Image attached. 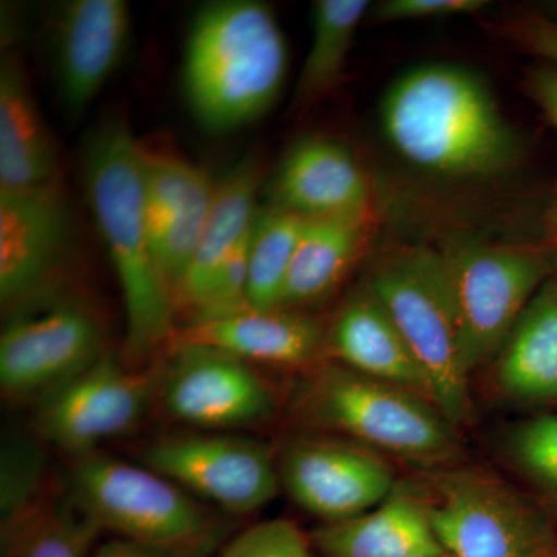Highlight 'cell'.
<instances>
[{
	"label": "cell",
	"instance_id": "6da1fadb",
	"mask_svg": "<svg viewBox=\"0 0 557 557\" xmlns=\"http://www.w3.org/2000/svg\"><path fill=\"white\" fill-rule=\"evenodd\" d=\"M381 126L403 159L443 178L498 177L523 157L485 81L445 62L403 73L381 101Z\"/></svg>",
	"mask_w": 557,
	"mask_h": 557
},
{
	"label": "cell",
	"instance_id": "7a4b0ae2",
	"mask_svg": "<svg viewBox=\"0 0 557 557\" xmlns=\"http://www.w3.org/2000/svg\"><path fill=\"white\" fill-rule=\"evenodd\" d=\"M84 183L108 248L126 311L127 350L135 359L170 347L177 310L153 255L141 143L126 121L109 120L87 143Z\"/></svg>",
	"mask_w": 557,
	"mask_h": 557
},
{
	"label": "cell",
	"instance_id": "3957f363",
	"mask_svg": "<svg viewBox=\"0 0 557 557\" xmlns=\"http://www.w3.org/2000/svg\"><path fill=\"white\" fill-rule=\"evenodd\" d=\"M288 410L304 432L347 440L418 472L467 461L458 426L434 403L336 362L300 373Z\"/></svg>",
	"mask_w": 557,
	"mask_h": 557
},
{
	"label": "cell",
	"instance_id": "277c9868",
	"mask_svg": "<svg viewBox=\"0 0 557 557\" xmlns=\"http://www.w3.org/2000/svg\"><path fill=\"white\" fill-rule=\"evenodd\" d=\"M287 67V42L267 3L219 0L201 7L190 24L183 94L203 129L225 134L273 108Z\"/></svg>",
	"mask_w": 557,
	"mask_h": 557
},
{
	"label": "cell",
	"instance_id": "5b68a950",
	"mask_svg": "<svg viewBox=\"0 0 557 557\" xmlns=\"http://www.w3.org/2000/svg\"><path fill=\"white\" fill-rule=\"evenodd\" d=\"M70 496L100 530L174 557H209L228 520L149 467L91 453L70 469Z\"/></svg>",
	"mask_w": 557,
	"mask_h": 557
},
{
	"label": "cell",
	"instance_id": "8992f818",
	"mask_svg": "<svg viewBox=\"0 0 557 557\" xmlns=\"http://www.w3.org/2000/svg\"><path fill=\"white\" fill-rule=\"evenodd\" d=\"M417 482L440 547L450 557H549L557 522L547 508L486 468L420 472Z\"/></svg>",
	"mask_w": 557,
	"mask_h": 557
},
{
	"label": "cell",
	"instance_id": "52a82bcc",
	"mask_svg": "<svg viewBox=\"0 0 557 557\" xmlns=\"http://www.w3.org/2000/svg\"><path fill=\"white\" fill-rule=\"evenodd\" d=\"M423 372L432 401L456 426L472 418L460 329L438 249L405 247L384 256L364 281Z\"/></svg>",
	"mask_w": 557,
	"mask_h": 557
},
{
	"label": "cell",
	"instance_id": "ba28073f",
	"mask_svg": "<svg viewBox=\"0 0 557 557\" xmlns=\"http://www.w3.org/2000/svg\"><path fill=\"white\" fill-rule=\"evenodd\" d=\"M469 375L493 361L542 285L555 255L537 244L465 240L438 249Z\"/></svg>",
	"mask_w": 557,
	"mask_h": 557
},
{
	"label": "cell",
	"instance_id": "9c48e42d",
	"mask_svg": "<svg viewBox=\"0 0 557 557\" xmlns=\"http://www.w3.org/2000/svg\"><path fill=\"white\" fill-rule=\"evenodd\" d=\"M104 354V330L94 311L49 293L10 311L0 336V386L9 398L40 399Z\"/></svg>",
	"mask_w": 557,
	"mask_h": 557
},
{
	"label": "cell",
	"instance_id": "30bf717a",
	"mask_svg": "<svg viewBox=\"0 0 557 557\" xmlns=\"http://www.w3.org/2000/svg\"><path fill=\"white\" fill-rule=\"evenodd\" d=\"M143 461L225 515L259 511L282 491L276 450L231 432L163 435L146 446Z\"/></svg>",
	"mask_w": 557,
	"mask_h": 557
},
{
	"label": "cell",
	"instance_id": "8fae6325",
	"mask_svg": "<svg viewBox=\"0 0 557 557\" xmlns=\"http://www.w3.org/2000/svg\"><path fill=\"white\" fill-rule=\"evenodd\" d=\"M160 370L129 368L106 351L90 368L39 399L40 437L81 457L137 428L159 395Z\"/></svg>",
	"mask_w": 557,
	"mask_h": 557
},
{
	"label": "cell",
	"instance_id": "7c38bea8",
	"mask_svg": "<svg viewBox=\"0 0 557 557\" xmlns=\"http://www.w3.org/2000/svg\"><path fill=\"white\" fill-rule=\"evenodd\" d=\"M159 397L168 416L207 432H231L267 423L277 412L269 381L244 359L215 348L168 350Z\"/></svg>",
	"mask_w": 557,
	"mask_h": 557
},
{
	"label": "cell",
	"instance_id": "4fadbf2b",
	"mask_svg": "<svg viewBox=\"0 0 557 557\" xmlns=\"http://www.w3.org/2000/svg\"><path fill=\"white\" fill-rule=\"evenodd\" d=\"M277 468L281 490L321 523L375 508L399 482L387 458L347 440L311 432L282 446Z\"/></svg>",
	"mask_w": 557,
	"mask_h": 557
},
{
	"label": "cell",
	"instance_id": "5bb4252c",
	"mask_svg": "<svg viewBox=\"0 0 557 557\" xmlns=\"http://www.w3.org/2000/svg\"><path fill=\"white\" fill-rule=\"evenodd\" d=\"M60 188L0 193V300L13 311L49 295L69 245Z\"/></svg>",
	"mask_w": 557,
	"mask_h": 557
},
{
	"label": "cell",
	"instance_id": "9a60e30c",
	"mask_svg": "<svg viewBox=\"0 0 557 557\" xmlns=\"http://www.w3.org/2000/svg\"><path fill=\"white\" fill-rule=\"evenodd\" d=\"M131 10L123 0H70L51 22V57L62 106L83 115L112 78L131 38Z\"/></svg>",
	"mask_w": 557,
	"mask_h": 557
},
{
	"label": "cell",
	"instance_id": "2e32d148",
	"mask_svg": "<svg viewBox=\"0 0 557 557\" xmlns=\"http://www.w3.org/2000/svg\"><path fill=\"white\" fill-rule=\"evenodd\" d=\"M141 168L153 255L175 298L199 248L215 183L203 168L145 145Z\"/></svg>",
	"mask_w": 557,
	"mask_h": 557
},
{
	"label": "cell",
	"instance_id": "e0dca14e",
	"mask_svg": "<svg viewBox=\"0 0 557 557\" xmlns=\"http://www.w3.org/2000/svg\"><path fill=\"white\" fill-rule=\"evenodd\" d=\"M225 351L249 364L309 372L325 361V324L306 310L248 306L234 313L194 319L177 329L170 347Z\"/></svg>",
	"mask_w": 557,
	"mask_h": 557
},
{
	"label": "cell",
	"instance_id": "ac0fdd59",
	"mask_svg": "<svg viewBox=\"0 0 557 557\" xmlns=\"http://www.w3.org/2000/svg\"><path fill=\"white\" fill-rule=\"evenodd\" d=\"M270 207L307 220L372 209V186L361 164L336 139L309 137L296 143L270 185Z\"/></svg>",
	"mask_w": 557,
	"mask_h": 557
},
{
	"label": "cell",
	"instance_id": "d6986e66",
	"mask_svg": "<svg viewBox=\"0 0 557 557\" xmlns=\"http://www.w3.org/2000/svg\"><path fill=\"white\" fill-rule=\"evenodd\" d=\"M325 361L395 384L434 403L408 344L364 282L344 299L325 324Z\"/></svg>",
	"mask_w": 557,
	"mask_h": 557
},
{
	"label": "cell",
	"instance_id": "ffe728a7",
	"mask_svg": "<svg viewBox=\"0 0 557 557\" xmlns=\"http://www.w3.org/2000/svg\"><path fill=\"white\" fill-rule=\"evenodd\" d=\"M310 539L324 557H416L443 549L420 490L409 480H399L386 500L362 515L321 523Z\"/></svg>",
	"mask_w": 557,
	"mask_h": 557
},
{
	"label": "cell",
	"instance_id": "44dd1931",
	"mask_svg": "<svg viewBox=\"0 0 557 557\" xmlns=\"http://www.w3.org/2000/svg\"><path fill=\"white\" fill-rule=\"evenodd\" d=\"M494 391L519 406L557 403V277L542 285L493 358Z\"/></svg>",
	"mask_w": 557,
	"mask_h": 557
},
{
	"label": "cell",
	"instance_id": "7402d4cb",
	"mask_svg": "<svg viewBox=\"0 0 557 557\" xmlns=\"http://www.w3.org/2000/svg\"><path fill=\"white\" fill-rule=\"evenodd\" d=\"M57 152L17 58L0 69V193L60 188Z\"/></svg>",
	"mask_w": 557,
	"mask_h": 557
},
{
	"label": "cell",
	"instance_id": "603a6c76",
	"mask_svg": "<svg viewBox=\"0 0 557 557\" xmlns=\"http://www.w3.org/2000/svg\"><path fill=\"white\" fill-rule=\"evenodd\" d=\"M375 230L372 209L307 222L282 293L281 307L306 310L338 289Z\"/></svg>",
	"mask_w": 557,
	"mask_h": 557
},
{
	"label": "cell",
	"instance_id": "cb8c5ba5",
	"mask_svg": "<svg viewBox=\"0 0 557 557\" xmlns=\"http://www.w3.org/2000/svg\"><path fill=\"white\" fill-rule=\"evenodd\" d=\"M260 164L256 159L240 161L215 183L214 199L203 234L188 273L175 293V310L190 314L203 299L215 274L230 256L248 239L259 208Z\"/></svg>",
	"mask_w": 557,
	"mask_h": 557
},
{
	"label": "cell",
	"instance_id": "d4e9b609",
	"mask_svg": "<svg viewBox=\"0 0 557 557\" xmlns=\"http://www.w3.org/2000/svg\"><path fill=\"white\" fill-rule=\"evenodd\" d=\"M370 9L366 0L313 3L310 49L296 83L293 110L306 112L339 86L359 24Z\"/></svg>",
	"mask_w": 557,
	"mask_h": 557
},
{
	"label": "cell",
	"instance_id": "484cf974",
	"mask_svg": "<svg viewBox=\"0 0 557 557\" xmlns=\"http://www.w3.org/2000/svg\"><path fill=\"white\" fill-rule=\"evenodd\" d=\"M100 528L73 497L54 494L21 525L2 533L3 557H91Z\"/></svg>",
	"mask_w": 557,
	"mask_h": 557
},
{
	"label": "cell",
	"instance_id": "4316f807",
	"mask_svg": "<svg viewBox=\"0 0 557 557\" xmlns=\"http://www.w3.org/2000/svg\"><path fill=\"white\" fill-rule=\"evenodd\" d=\"M309 220L274 207L259 209L249 245L248 304L281 307L282 293Z\"/></svg>",
	"mask_w": 557,
	"mask_h": 557
},
{
	"label": "cell",
	"instance_id": "83f0119b",
	"mask_svg": "<svg viewBox=\"0 0 557 557\" xmlns=\"http://www.w3.org/2000/svg\"><path fill=\"white\" fill-rule=\"evenodd\" d=\"M497 448L504 463L557 522V413L509 423L498 435Z\"/></svg>",
	"mask_w": 557,
	"mask_h": 557
},
{
	"label": "cell",
	"instance_id": "f1b7e54d",
	"mask_svg": "<svg viewBox=\"0 0 557 557\" xmlns=\"http://www.w3.org/2000/svg\"><path fill=\"white\" fill-rule=\"evenodd\" d=\"M42 454L27 443L7 446L2 456V533L46 507L54 496Z\"/></svg>",
	"mask_w": 557,
	"mask_h": 557
},
{
	"label": "cell",
	"instance_id": "f546056e",
	"mask_svg": "<svg viewBox=\"0 0 557 557\" xmlns=\"http://www.w3.org/2000/svg\"><path fill=\"white\" fill-rule=\"evenodd\" d=\"M219 557H317L310 536L288 519L245 528L223 545Z\"/></svg>",
	"mask_w": 557,
	"mask_h": 557
},
{
	"label": "cell",
	"instance_id": "4dcf8cb0",
	"mask_svg": "<svg viewBox=\"0 0 557 557\" xmlns=\"http://www.w3.org/2000/svg\"><path fill=\"white\" fill-rule=\"evenodd\" d=\"M490 5L486 0H386L370 9V20L376 24L432 20V17L465 16L480 13Z\"/></svg>",
	"mask_w": 557,
	"mask_h": 557
},
{
	"label": "cell",
	"instance_id": "1f68e13d",
	"mask_svg": "<svg viewBox=\"0 0 557 557\" xmlns=\"http://www.w3.org/2000/svg\"><path fill=\"white\" fill-rule=\"evenodd\" d=\"M502 32L520 49L557 65V22L544 17H519L505 24Z\"/></svg>",
	"mask_w": 557,
	"mask_h": 557
},
{
	"label": "cell",
	"instance_id": "d6a6232c",
	"mask_svg": "<svg viewBox=\"0 0 557 557\" xmlns=\"http://www.w3.org/2000/svg\"><path fill=\"white\" fill-rule=\"evenodd\" d=\"M525 84L531 100L536 102L557 131V65L544 64L531 70Z\"/></svg>",
	"mask_w": 557,
	"mask_h": 557
},
{
	"label": "cell",
	"instance_id": "836d02e7",
	"mask_svg": "<svg viewBox=\"0 0 557 557\" xmlns=\"http://www.w3.org/2000/svg\"><path fill=\"white\" fill-rule=\"evenodd\" d=\"M91 557H174L166 553L145 547V545L135 544V542L124 541V539H113V541L101 544L95 548Z\"/></svg>",
	"mask_w": 557,
	"mask_h": 557
},
{
	"label": "cell",
	"instance_id": "e575fe53",
	"mask_svg": "<svg viewBox=\"0 0 557 557\" xmlns=\"http://www.w3.org/2000/svg\"><path fill=\"white\" fill-rule=\"evenodd\" d=\"M416 557H450L445 549H434V552L421 553Z\"/></svg>",
	"mask_w": 557,
	"mask_h": 557
},
{
	"label": "cell",
	"instance_id": "d590c367",
	"mask_svg": "<svg viewBox=\"0 0 557 557\" xmlns=\"http://www.w3.org/2000/svg\"><path fill=\"white\" fill-rule=\"evenodd\" d=\"M555 262H556V277H557V245H556V251H555Z\"/></svg>",
	"mask_w": 557,
	"mask_h": 557
},
{
	"label": "cell",
	"instance_id": "8d00e7d4",
	"mask_svg": "<svg viewBox=\"0 0 557 557\" xmlns=\"http://www.w3.org/2000/svg\"><path fill=\"white\" fill-rule=\"evenodd\" d=\"M549 557H557V549H556V552H555V553H553V555H552V556H549Z\"/></svg>",
	"mask_w": 557,
	"mask_h": 557
},
{
	"label": "cell",
	"instance_id": "74e56055",
	"mask_svg": "<svg viewBox=\"0 0 557 557\" xmlns=\"http://www.w3.org/2000/svg\"><path fill=\"white\" fill-rule=\"evenodd\" d=\"M556 10H557V3H556Z\"/></svg>",
	"mask_w": 557,
	"mask_h": 557
}]
</instances>
